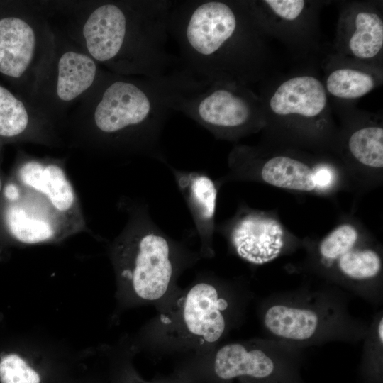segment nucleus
<instances>
[{"instance_id": "nucleus-11", "label": "nucleus", "mask_w": 383, "mask_h": 383, "mask_svg": "<svg viewBox=\"0 0 383 383\" xmlns=\"http://www.w3.org/2000/svg\"><path fill=\"white\" fill-rule=\"evenodd\" d=\"M12 173L11 178L45 197L77 233L85 228L79 201L60 160L37 157L21 151Z\"/></svg>"}, {"instance_id": "nucleus-20", "label": "nucleus", "mask_w": 383, "mask_h": 383, "mask_svg": "<svg viewBox=\"0 0 383 383\" xmlns=\"http://www.w3.org/2000/svg\"><path fill=\"white\" fill-rule=\"evenodd\" d=\"M262 179L272 186L310 192L317 187L315 171L301 160L285 155L266 160L260 167Z\"/></svg>"}, {"instance_id": "nucleus-7", "label": "nucleus", "mask_w": 383, "mask_h": 383, "mask_svg": "<svg viewBox=\"0 0 383 383\" xmlns=\"http://www.w3.org/2000/svg\"><path fill=\"white\" fill-rule=\"evenodd\" d=\"M177 112L192 119L218 139L235 140L265 126L258 94L249 86L236 82H211L182 99Z\"/></svg>"}, {"instance_id": "nucleus-17", "label": "nucleus", "mask_w": 383, "mask_h": 383, "mask_svg": "<svg viewBox=\"0 0 383 383\" xmlns=\"http://www.w3.org/2000/svg\"><path fill=\"white\" fill-rule=\"evenodd\" d=\"M228 302L211 284L199 282L187 292L183 301L182 320L187 331L201 342L213 343L223 334V311Z\"/></svg>"}, {"instance_id": "nucleus-12", "label": "nucleus", "mask_w": 383, "mask_h": 383, "mask_svg": "<svg viewBox=\"0 0 383 383\" xmlns=\"http://www.w3.org/2000/svg\"><path fill=\"white\" fill-rule=\"evenodd\" d=\"M258 22L270 37L307 54L318 48L322 3L304 0L250 1Z\"/></svg>"}, {"instance_id": "nucleus-1", "label": "nucleus", "mask_w": 383, "mask_h": 383, "mask_svg": "<svg viewBox=\"0 0 383 383\" xmlns=\"http://www.w3.org/2000/svg\"><path fill=\"white\" fill-rule=\"evenodd\" d=\"M211 82L179 66L157 77L105 70L67 119L100 146L148 156L165 163L163 129L185 96Z\"/></svg>"}, {"instance_id": "nucleus-23", "label": "nucleus", "mask_w": 383, "mask_h": 383, "mask_svg": "<svg viewBox=\"0 0 383 383\" xmlns=\"http://www.w3.org/2000/svg\"><path fill=\"white\" fill-rule=\"evenodd\" d=\"M358 238L355 228L350 224L338 226L319 245V252L326 260H338L353 249Z\"/></svg>"}, {"instance_id": "nucleus-21", "label": "nucleus", "mask_w": 383, "mask_h": 383, "mask_svg": "<svg viewBox=\"0 0 383 383\" xmlns=\"http://www.w3.org/2000/svg\"><path fill=\"white\" fill-rule=\"evenodd\" d=\"M347 148L361 165L371 168L383 167V128L368 123L355 128L348 136Z\"/></svg>"}, {"instance_id": "nucleus-18", "label": "nucleus", "mask_w": 383, "mask_h": 383, "mask_svg": "<svg viewBox=\"0 0 383 383\" xmlns=\"http://www.w3.org/2000/svg\"><path fill=\"white\" fill-rule=\"evenodd\" d=\"M322 81L329 98L352 101L382 84V70L335 54L328 57Z\"/></svg>"}, {"instance_id": "nucleus-10", "label": "nucleus", "mask_w": 383, "mask_h": 383, "mask_svg": "<svg viewBox=\"0 0 383 383\" xmlns=\"http://www.w3.org/2000/svg\"><path fill=\"white\" fill-rule=\"evenodd\" d=\"M209 377L216 383H302L291 363L263 349L238 343L218 350Z\"/></svg>"}, {"instance_id": "nucleus-9", "label": "nucleus", "mask_w": 383, "mask_h": 383, "mask_svg": "<svg viewBox=\"0 0 383 383\" xmlns=\"http://www.w3.org/2000/svg\"><path fill=\"white\" fill-rule=\"evenodd\" d=\"M0 228L25 244L56 241L77 233L45 197L11 177L0 197Z\"/></svg>"}, {"instance_id": "nucleus-25", "label": "nucleus", "mask_w": 383, "mask_h": 383, "mask_svg": "<svg viewBox=\"0 0 383 383\" xmlns=\"http://www.w3.org/2000/svg\"><path fill=\"white\" fill-rule=\"evenodd\" d=\"M315 177L317 187H325L330 184L331 180V174L328 168L320 167L315 171Z\"/></svg>"}, {"instance_id": "nucleus-4", "label": "nucleus", "mask_w": 383, "mask_h": 383, "mask_svg": "<svg viewBox=\"0 0 383 383\" xmlns=\"http://www.w3.org/2000/svg\"><path fill=\"white\" fill-rule=\"evenodd\" d=\"M128 213L113 247L119 277L139 298L160 299L174 276L179 243L155 223L145 202L128 207Z\"/></svg>"}, {"instance_id": "nucleus-26", "label": "nucleus", "mask_w": 383, "mask_h": 383, "mask_svg": "<svg viewBox=\"0 0 383 383\" xmlns=\"http://www.w3.org/2000/svg\"><path fill=\"white\" fill-rule=\"evenodd\" d=\"M4 144L0 143V197L2 194L6 179H5V176L3 172V170L1 167L2 164V160H3V148H4Z\"/></svg>"}, {"instance_id": "nucleus-15", "label": "nucleus", "mask_w": 383, "mask_h": 383, "mask_svg": "<svg viewBox=\"0 0 383 383\" xmlns=\"http://www.w3.org/2000/svg\"><path fill=\"white\" fill-rule=\"evenodd\" d=\"M55 126L23 97L0 83V143L55 145Z\"/></svg>"}, {"instance_id": "nucleus-19", "label": "nucleus", "mask_w": 383, "mask_h": 383, "mask_svg": "<svg viewBox=\"0 0 383 383\" xmlns=\"http://www.w3.org/2000/svg\"><path fill=\"white\" fill-rule=\"evenodd\" d=\"M264 324L270 333L279 338L302 341L318 333L321 317L318 311L307 307L278 304L267 309Z\"/></svg>"}, {"instance_id": "nucleus-27", "label": "nucleus", "mask_w": 383, "mask_h": 383, "mask_svg": "<svg viewBox=\"0 0 383 383\" xmlns=\"http://www.w3.org/2000/svg\"><path fill=\"white\" fill-rule=\"evenodd\" d=\"M382 331H383V319L382 318L380 321H379L378 326H377V337H378L379 342V343H381V345L382 344V340H383Z\"/></svg>"}, {"instance_id": "nucleus-13", "label": "nucleus", "mask_w": 383, "mask_h": 383, "mask_svg": "<svg viewBox=\"0 0 383 383\" xmlns=\"http://www.w3.org/2000/svg\"><path fill=\"white\" fill-rule=\"evenodd\" d=\"M335 48L340 56L382 68L383 17L380 4L374 1L343 4Z\"/></svg>"}, {"instance_id": "nucleus-6", "label": "nucleus", "mask_w": 383, "mask_h": 383, "mask_svg": "<svg viewBox=\"0 0 383 383\" xmlns=\"http://www.w3.org/2000/svg\"><path fill=\"white\" fill-rule=\"evenodd\" d=\"M54 43L27 101L55 126L65 121L105 72L90 55L54 26Z\"/></svg>"}, {"instance_id": "nucleus-28", "label": "nucleus", "mask_w": 383, "mask_h": 383, "mask_svg": "<svg viewBox=\"0 0 383 383\" xmlns=\"http://www.w3.org/2000/svg\"><path fill=\"white\" fill-rule=\"evenodd\" d=\"M140 383H155V382H141Z\"/></svg>"}, {"instance_id": "nucleus-8", "label": "nucleus", "mask_w": 383, "mask_h": 383, "mask_svg": "<svg viewBox=\"0 0 383 383\" xmlns=\"http://www.w3.org/2000/svg\"><path fill=\"white\" fill-rule=\"evenodd\" d=\"M264 82L258 94L265 126L272 121L288 126L323 129L332 120L329 96L323 83L310 71H299Z\"/></svg>"}, {"instance_id": "nucleus-3", "label": "nucleus", "mask_w": 383, "mask_h": 383, "mask_svg": "<svg viewBox=\"0 0 383 383\" xmlns=\"http://www.w3.org/2000/svg\"><path fill=\"white\" fill-rule=\"evenodd\" d=\"M169 29L179 48L180 65L197 77L248 86L266 79L270 36L250 1H173Z\"/></svg>"}, {"instance_id": "nucleus-5", "label": "nucleus", "mask_w": 383, "mask_h": 383, "mask_svg": "<svg viewBox=\"0 0 383 383\" xmlns=\"http://www.w3.org/2000/svg\"><path fill=\"white\" fill-rule=\"evenodd\" d=\"M54 36L45 1L0 0V75L26 100Z\"/></svg>"}, {"instance_id": "nucleus-14", "label": "nucleus", "mask_w": 383, "mask_h": 383, "mask_svg": "<svg viewBox=\"0 0 383 383\" xmlns=\"http://www.w3.org/2000/svg\"><path fill=\"white\" fill-rule=\"evenodd\" d=\"M228 224L216 225L223 232L237 255L254 265L269 262L279 256L284 247L280 223L255 212L241 213Z\"/></svg>"}, {"instance_id": "nucleus-24", "label": "nucleus", "mask_w": 383, "mask_h": 383, "mask_svg": "<svg viewBox=\"0 0 383 383\" xmlns=\"http://www.w3.org/2000/svg\"><path fill=\"white\" fill-rule=\"evenodd\" d=\"M1 383H40L39 374L19 355L11 353L0 360Z\"/></svg>"}, {"instance_id": "nucleus-2", "label": "nucleus", "mask_w": 383, "mask_h": 383, "mask_svg": "<svg viewBox=\"0 0 383 383\" xmlns=\"http://www.w3.org/2000/svg\"><path fill=\"white\" fill-rule=\"evenodd\" d=\"M170 0L46 1L51 18L104 69L157 77L179 67L167 50Z\"/></svg>"}, {"instance_id": "nucleus-16", "label": "nucleus", "mask_w": 383, "mask_h": 383, "mask_svg": "<svg viewBox=\"0 0 383 383\" xmlns=\"http://www.w3.org/2000/svg\"><path fill=\"white\" fill-rule=\"evenodd\" d=\"M174 177L193 219L202 250L210 252L215 231V213L218 191L215 182L203 172L179 170L164 163Z\"/></svg>"}, {"instance_id": "nucleus-22", "label": "nucleus", "mask_w": 383, "mask_h": 383, "mask_svg": "<svg viewBox=\"0 0 383 383\" xmlns=\"http://www.w3.org/2000/svg\"><path fill=\"white\" fill-rule=\"evenodd\" d=\"M340 271L353 280L375 277L382 268L379 255L371 249L350 250L338 259Z\"/></svg>"}]
</instances>
